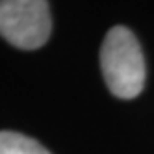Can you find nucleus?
<instances>
[{
    "label": "nucleus",
    "mask_w": 154,
    "mask_h": 154,
    "mask_svg": "<svg viewBox=\"0 0 154 154\" xmlns=\"http://www.w3.org/2000/svg\"><path fill=\"white\" fill-rule=\"evenodd\" d=\"M50 30V8L45 0L0 2V35L13 47L35 50L47 43Z\"/></svg>",
    "instance_id": "2"
},
{
    "label": "nucleus",
    "mask_w": 154,
    "mask_h": 154,
    "mask_svg": "<svg viewBox=\"0 0 154 154\" xmlns=\"http://www.w3.org/2000/svg\"><path fill=\"white\" fill-rule=\"evenodd\" d=\"M0 154H50L45 147L19 132H0Z\"/></svg>",
    "instance_id": "3"
},
{
    "label": "nucleus",
    "mask_w": 154,
    "mask_h": 154,
    "mask_svg": "<svg viewBox=\"0 0 154 154\" xmlns=\"http://www.w3.org/2000/svg\"><path fill=\"white\" fill-rule=\"evenodd\" d=\"M100 67L108 89L119 98H134L145 85V60L136 35L113 26L100 47Z\"/></svg>",
    "instance_id": "1"
}]
</instances>
